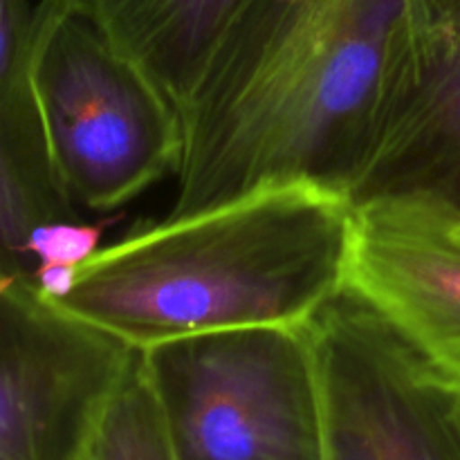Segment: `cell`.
<instances>
[{"mask_svg": "<svg viewBox=\"0 0 460 460\" xmlns=\"http://www.w3.org/2000/svg\"><path fill=\"white\" fill-rule=\"evenodd\" d=\"M409 4L247 0L182 108L169 216L283 182L349 196L385 108Z\"/></svg>", "mask_w": 460, "mask_h": 460, "instance_id": "1", "label": "cell"}, {"mask_svg": "<svg viewBox=\"0 0 460 460\" xmlns=\"http://www.w3.org/2000/svg\"><path fill=\"white\" fill-rule=\"evenodd\" d=\"M353 216V200L323 184L261 187L108 243L54 305L135 350L234 328H308L346 290Z\"/></svg>", "mask_w": 460, "mask_h": 460, "instance_id": "2", "label": "cell"}, {"mask_svg": "<svg viewBox=\"0 0 460 460\" xmlns=\"http://www.w3.org/2000/svg\"><path fill=\"white\" fill-rule=\"evenodd\" d=\"M31 88L49 166L76 214H111L178 175L180 108L67 0H39Z\"/></svg>", "mask_w": 460, "mask_h": 460, "instance_id": "3", "label": "cell"}, {"mask_svg": "<svg viewBox=\"0 0 460 460\" xmlns=\"http://www.w3.org/2000/svg\"><path fill=\"white\" fill-rule=\"evenodd\" d=\"M139 353L180 460H322L310 328H234Z\"/></svg>", "mask_w": 460, "mask_h": 460, "instance_id": "4", "label": "cell"}, {"mask_svg": "<svg viewBox=\"0 0 460 460\" xmlns=\"http://www.w3.org/2000/svg\"><path fill=\"white\" fill-rule=\"evenodd\" d=\"M308 328L322 460H460V385L380 314L344 290Z\"/></svg>", "mask_w": 460, "mask_h": 460, "instance_id": "5", "label": "cell"}, {"mask_svg": "<svg viewBox=\"0 0 460 460\" xmlns=\"http://www.w3.org/2000/svg\"><path fill=\"white\" fill-rule=\"evenodd\" d=\"M133 350L0 270V460H79Z\"/></svg>", "mask_w": 460, "mask_h": 460, "instance_id": "6", "label": "cell"}, {"mask_svg": "<svg viewBox=\"0 0 460 460\" xmlns=\"http://www.w3.org/2000/svg\"><path fill=\"white\" fill-rule=\"evenodd\" d=\"M460 211V0H411L385 108L349 189Z\"/></svg>", "mask_w": 460, "mask_h": 460, "instance_id": "7", "label": "cell"}, {"mask_svg": "<svg viewBox=\"0 0 460 460\" xmlns=\"http://www.w3.org/2000/svg\"><path fill=\"white\" fill-rule=\"evenodd\" d=\"M346 290L460 385V211L409 198L358 202Z\"/></svg>", "mask_w": 460, "mask_h": 460, "instance_id": "8", "label": "cell"}, {"mask_svg": "<svg viewBox=\"0 0 460 460\" xmlns=\"http://www.w3.org/2000/svg\"><path fill=\"white\" fill-rule=\"evenodd\" d=\"M34 13L31 0H0V270L25 279L31 232L84 218L63 198L45 148L30 72Z\"/></svg>", "mask_w": 460, "mask_h": 460, "instance_id": "9", "label": "cell"}, {"mask_svg": "<svg viewBox=\"0 0 460 460\" xmlns=\"http://www.w3.org/2000/svg\"><path fill=\"white\" fill-rule=\"evenodd\" d=\"M180 108L247 0H67Z\"/></svg>", "mask_w": 460, "mask_h": 460, "instance_id": "10", "label": "cell"}, {"mask_svg": "<svg viewBox=\"0 0 460 460\" xmlns=\"http://www.w3.org/2000/svg\"><path fill=\"white\" fill-rule=\"evenodd\" d=\"M79 460H180L139 350L99 409Z\"/></svg>", "mask_w": 460, "mask_h": 460, "instance_id": "11", "label": "cell"}, {"mask_svg": "<svg viewBox=\"0 0 460 460\" xmlns=\"http://www.w3.org/2000/svg\"><path fill=\"white\" fill-rule=\"evenodd\" d=\"M106 220L58 218L39 225L25 245L30 274L39 268L81 270L103 247Z\"/></svg>", "mask_w": 460, "mask_h": 460, "instance_id": "12", "label": "cell"}]
</instances>
